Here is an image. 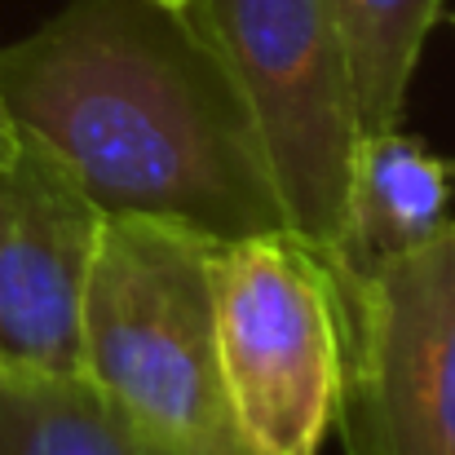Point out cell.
<instances>
[{
    "label": "cell",
    "mask_w": 455,
    "mask_h": 455,
    "mask_svg": "<svg viewBox=\"0 0 455 455\" xmlns=\"http://www.w3.org/2000/svg\"><path fill=\"white\" fill-rule=\"evenodd\" d=\"M18 138L107 217H159L217 243L288 230L257 120L199 9L71 0L0 49Z\"/></svg>",
    "instance_id": "obj_1"
},
{
    "label": "cell",
    "mask_w": 455,
    "mask_h": 455,
    "mask_svg": "<svg viewBox=\"0 0 455 455\" xmlns=\"http://www.w3.org/2000/svg\"><path fill=\"white\" fill-rule=\"evenodd\" d=\"M217 248L177 221L107 217L89 270L80 376L168 455H248L221 389Z\"/></svg>",
    "instance_id": "obj_2"
},
{
    "label": "cell",
    "mask_w": 455,
    "mask_h": 455,
    "mask_svg": "<svg viewBox=\"0 0 455 455\" xmlns=\"http://www.w3.org/2000/svg\"><path fill=\"white\" fill-rule=\"evenodd\" d=\"M217 358L248 455H318L340 429L349 323L336 270L292 230L217 248Z\"/></svg>",
    "instance_id": "obj_3"
},
{
    "label": "cell",
    "mask_w": 455,
    "mask_h": 455,
    "mask_svg": "<svg viewBox=\"0 0 455 455\" xmlns=\"http://www.w3.org/2000/svg\"><path fill=\"white\" fill-rule=\"evenodd\" d=\"M283 199L288 230L336 266L363 142L331 0H199Z\"/></svg>",
    "instance_id": "obj_4"
},
{
    "label": "cell",
    "mask_w": 455,
    "mask_h": 455,
    "mask_svg": "<svg viewBox=\"0 0 455 455\" xmlns=\"http://www.w3.org/2000/svg\"><path fill=\"white\" fill-rule=\"evenodd\" d=\"M340 297L345 455H455V217Z\"/></svg>",
    "instance_id": "obj_5"
},
{
    "label": "cell",
    "mask_w": 455,
    "mask_h": 455,
    "mask_svg": "<svg viewBox=\"0 0 455 455\" xmlns=\"http://www.w3.org/2000/svg\"><path fill=\"white\" fill-rule=\"evenodd\" d=\"M107 212L36 147L0 159V371L80 376L84 292Z\"/></svg>",
    "instance_id": "obj_6"
},
{
    "label": "cell",
    "mask_w": 455,
    "mask_h": 455,
    "mask_svg": "<svg viewBox=\"0 0 455 455\" xmlns=\"http://www.w3.org/2000/svg\"><path fill=\"white\" fill-rule=\"evenodd\" d=\"M455 159L429 151L420 138L389 129L367 133L354 155L345 235L336 252V283H354L385 261L429 243L451 221Z\"/></svg>",
    "instance_id": "obj_7"
},
{
    "label": "cell",
    "mask_w": 455,
    "mask_h": 455,
    "mask_svg": "<svg viewBox=\"0 0 455 455\" xmlns=\"http://www.w3.org/2000/svg\"><path fill=\"white\" fill-rule=\"evenodd\" d=\"M0 455H168L84 376L0 371Z\"/></svg>",
    "instance_id": "obj_8"
},
{
    "label": "cell",
    "mask_w": 455,
    "mask_h": 455,
    "mask_svg": "<svg viewBox=\"0 0 455 455\" xmlns=\"http://www.w3.org/2000/svg\"><path fill=\"white\" fill-rule=\"evenodd\" d=\"M363 138L403 129L420 49L443 18V0H331Z\"/></svg>",
    "instance_id": "obj_9"
},
{
    "label": "cell",
    "mask_w": 455,
    "mask_h": 455,
    "mask_svg": "<svg viewBox=\"0 0 455 455\" xmlns=\"http://www.w3.org/2000/svg\"><path fill=\"white\" fill-rule=\"evenodd\" d=\"M18 147H22V138H18V124H13V116H9V107H4V89H0V159L13 155Z\"/></svg>",
    "instance_id": "obj_10"
},
{
    "label": "cell",
    "mask_w": 455,
    "mask_h": 455,
    "mask_svg": "<svg viewBox=\"0 0 455 455\" xmlns=\"http://www.w3.org/2000/svg\"><path fill=\"white\" fill-rule=\"evenodd\" d=\"M164 4H177V9H195L199 0H164Z\"/></svg>",
    "instance_id": "obj_11"
}]
</instances>
